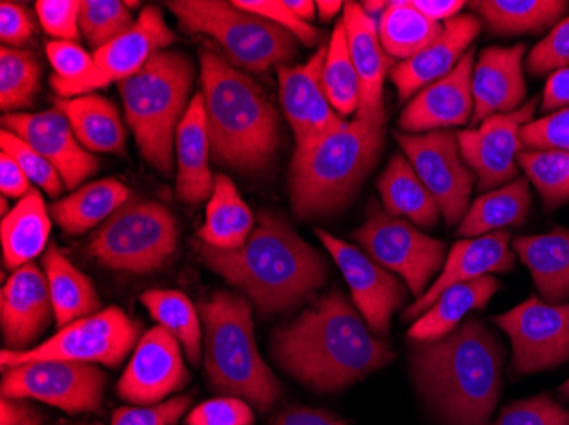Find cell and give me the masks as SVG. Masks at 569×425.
<instances>
[{
	"label": "cell",
	"instance_id": "cell-59",
	"mask_svg": "<svg viewBox=\"0 0 569 425\" xmlns=\"http://www.w3.org/2000/svg\"><path fill=\"white\" fill-rule=\"evenodd\" d=\"M284 4L303 22L315 21L318 6L312 0H284Z\"/></svg>",
	"mask_w": 569,
	"mask_h": 425
},
{
	"label": "cell",
	"instance_id": "cell-58",
	"mask_svg": "<svg viewBox=\"0 0 569 425\" xmlns=\"http://www.w3.org/2000/svg\"><path fill=\"white\" fill-rule=\"evenodd\" d=\"M411 4L431 21H449L459 16L466 2L462 0H411Z\"/></svg>",
	"mask_w": 569,
	"mask_h": 425
},
{
	"label": "cell",
	"instance_id": "cell-39",
	"mask_svg": "<svg viewBox=\"0 0 569 425\" xmlns=\"http://www.w3.org/2000/svg\"><path fill=\"white\" fill-rule=\"evenodd\" d=\"M140 302L161 327L178 338L190 363L197 366L201 357V324L190 298L181 291L152 290L143 293Z\"/></svg>",
	"mask_w": 569,
	"mask_h": 425
},
{
	"label": "cell",
	"instance_id": "cell-44",
	"mask_svg": "<svg viewBox=\"0 0 569 425\" xmlns=\"http://www.w3.org/2000/svg\"><path fill=\"white\" fill-rule=\"evenodd\" d=\"M0 146L2 152L8 153L21 165L24 174L28 175L33 184L40 185L41 190L50 198H57L62 194L66 182L53 165L44 159L43 155L31 149L24 140L11 131L2 130L0 133Z\"/></svg>",
	"mask_w": 569,
	"mask_h": 425
},
{
	"label": "cell",
	"instance_id": "cell-1",
	"mask_svg": "<svg viewBox=\"0 0 569 425\" xmlns=\"http://www.w3.org/2000/svg\"><path fill=\"white\" fill-rule=\"evenodd\" d=\"M281 370L316 392H336L395 360L340 290H332L271 338Z\"/></svg>",
	"mask_w": 569,
	"mask_h": 425
},
{
	"label": "cell",
	"instance_id": "cell-34",
	"mask_svg": "<svg viewBox=\"0 0 569 425\" xmlns=\"http://www.w3.org/2000/svg\"><path fill=\"white\" fill-rule=\"evenodd\" d=\"M51 222L43 198L37 190L26 194L2 219V252L9 270L30 264L47 247Z\"/></svg>",
	"mask_w": 569,
	"mask_h": 425
},
{
	"label": "cell",
	"instance_id": "cell-62",
	"mask_svg": "<svg viewBox=\"0 0 569 425\" xmlns=\"http://www.w3.org/2000/svg\"><path fill=\"white\" fill-rule=\"evenodd\" d=\"M558 393L561 401L569 402V380L561 386V388H559Z\"/></svg>",
	"mask_w": 569,
	"mask_h": 425
},
{
	"label": "cell",
	"instance_id": "cell-21",
	"mask_svg": "<svg viewBox=\"0 0 569 425\" xmlns=\"http://www.w3.org/2000/svg\"><path fill=\"white\" fill-rule=\"evenodd\" d=\"M472 72L475 50L469 48L449 75L421 89L409 101L398 121L402 133L421 135L430 131L462 127L472 120Z\"/></svg>",
	"mask_w": 569,
	"mask_h": 425
},
{
	"label": "cell",
	"instance_id": "cell-40",
	"mask_svg": "<svg viewBox=\"0 0 569 425\" xmlns=\"http://www.w3.org/2000/svg\"><path fill=\"white\" fill-rule=\"evenodd\" d=\"M322 81L336 113H340V117L357 113L358 102H360V82L351 62L343 19H338L332 30Z\"/></svg>",
	"mask_w": 569,
	"mask_h": 425
},
{
	"label": "cell",
	"instance_id": "cell-29",
	"mask_svg": "<svg viewBox=\"0 0 569 425\" xmlns=\"http://www.w3.org/2000/svg\"><path fill=\"white\" fill-rule=\"evenodd\" d=\"M498 290L500 283L489 274L447 287L433 306L411 325L408 337L415 342H435L447 337L469 312L486 308Z\"/></svg>",
	"mask_w": 569,
	"mask_h": 425
},
{
	"label": "cell",
	"instance_id": "cell-51",
	"mask_svg": "<svg viewBox=\"0 0 569 425\" xmlns=\"http://www.w3.org/2000/svg\"><path fill=\"white\" fill-rule=\"evenodd\" d=\"M254 414L242 398L222 396L203 402L188 414L187 425H252Z\"/></svg>",
	"mask_w": 569,
	"mask_h": 425
},
{
	"label": "cell",
	"instance_id": "cell-4",
	"mask_svg": "<svg viewBox=\"0 0 569 425\" xmlns=\"http://www.w3.org/2000/svg\"><path fill=\"white\" fill-rule=\"evenodd\" d=\"M201 88L213 161L264 171L278 149V113L261 85L212 51L201 53Z\"/></svg>",
	"mask_w": 569,
	"mask_h": 425
},
{
	"label": "cell",
	"instance_id": "cell-42",
	"mask_svg": "<svg viewBox=\"0 0 569 425\" xmlns=\"http://www.w3.org/2000/svg\"><path fill=\"white\" fill-rule=\"evenodd\" d=\"M519 168L536 185L546 210H556L569 201V153L559 150H523L517 156Z\"/></svg>",
	"mask_w": 569,
	"mask_h": 425
},
{
	"label": "cell",
	"instance_id": "cell-23",
	"mask_svg": "<svg viewBox=\"0 0 569 425\" xmlns=\"http://www.w3.org/2000/svg\"><path fill=\"white\" fill-rule=\"evenodd\" d=\"M53 313L47 276L34 262L11 274L0 295V324L6 350L26 347L50 324Z\"/></svg>",
	"mask_w": 569,
	"mask_h": 425
},
{
	"label": "cell",
	"instance_id": "cell-60",
	"mask_svg": "<svg viewBox=\"0 0 569 425\" xmlns=\"http://www.w3.org/2000/svg\"><path fill=\"white\" fill-rule=\"evenodd\" d=\"M316 6H318L319 18L328 22L338 16V12L343 9L345 4L340 0H319V2H316Z\"/></svg>",
	"mask_w": 569,
	"mask_h": 425
},
{
	"label": "cell",
	"instance_id": "cell-46",
	"mask_svg": "<svg viewBox=\"0 0 569 425\" xmlns=\"http://www.w3.org/2000/svg\"><path fill=\"white\" fill-rule=\"evenodd\" d=\"M47 55L56 75L51 77V88L76 84L94 72V59L84 48L73 41H50Z\"/></svg>",
	"mask_w": 569,
	"mask_h": 425
},
{
	"label": "cell",
	"instance_id": "cell-45",
	"mask_svg": "<svg viewBox=\"0 0 569 425\" xmlns=\"http://www.w3.org/2000/svg\"><path fill=\"white\" fill-rule=\"evenodd\" d=\"M495 425H569V411L545 393L507 405Z\"/></svg>",
	"mask_w": 569,
	"mask_h": 425
},
{
	"label": "cell",
	"instance_id": "cell-32",
	"mask_svg": "<svg viewBox=\"0 0 569 425\" xmlns=\"http://www.w3.org/2000/svg\"><path fill=\"white\" fill-rule=\"evenodd\" d=\"M377 190L389 215L406 216L423 229L437 226L440 208L411 162L401 153H396L389 161L377 182Z\"/></svg>",
	"mask_w": 569,
	"mask_h": 425
},
{
	"label": "cell",
	"instance_id": "cell-38",
	"mask_svg": "<svg viewBox=\"0 0 569 425\" xmlns=\"http://www.w3.org/2000/svg\"><path fill=\"white\" fill-rule=\"evenodd\" d=\"M489 31L495 34L540 33L568 11L562 0H482L472 2Z\"/></svg>",
	"mask_w": 569,
	"mask_h": 425
},
{
	"label": "cell",
	"instance_id": "cell-53",
	"mask_svg": "<svg viewBox=\"0 0 569 425\" xmlns=\"http://www.w3.org/2000/svg\"><path fill=\"white\" fill-rule=\"evenodd\" d=\"M34 34L33 16L14 2L0 4V38L4 47L14 48L28 43Z\"/></svg>",
	"mask_w": 569,
	"mask_h": 425
},
{
	"label": "cell",
	"instance_id": "cell-3",
	"mask_svg": "<svg viewBox=\"0 0 569 425\" xmlns=\"http://www.w3.org/2000/svg\"><path fill=\"white\" fill-rule=\"evenodd\" d=\"M210 270L244 291L261 315L289 312L326 283L328 267L280 216L261 211L258 225L238 251L194 244Z\"/></svg>",
	"mask_w": 569,
	"mask_h": 425
},
{
	"label": "cell",
	"instance_id": "cell-31",
	"mask_svg": "<svg viewBox=\"0 0 569 425\" xmlns=\"http://www.w3.org/2000/svg\"><path fill=\"white\" fill-rule=\"evenodd\" d=\"M41 265L50 287L51 305L56 313L53 316L60 328L99 313L101 300L94 284L77 270L56 244L47 249Z\"/></svg>",
	"mask_w": 569,
	"mask_h": 425
},
{
	"label": "cell",
	"instance_id": "cell-18",
	"mask_svg": "<svg viewBox=\"0 0 569 425\" xmlns=\"http://www.w3.org/2000/svg\"><path fill=\"white\" fill-rule=\"evenodd\" d=\"M179 345L178 338L161 325L146 332L118 382V396L137 407H149L184 388L190 375Z\"/></svg>",
	"mask_w": 569,
	"mask_h": 425
},
{
	"label": "cell",
	"instance_id": "cell-57",
	"mask_svg": "<svg viewBox=\"0 0 569 425\" xmlns=\"http://www.w3.org/2000/svg\"><path fill=\"white\" fill-rule=\"evenodd\" d=\"M273 425H347L340 418L325 411L316 408L292 407L284 411Z\"/></svg>",
	"mask_w": 569,
	"mask_h": 425
},
{
	"label": "cell",
	"instance_id": "cell-22",
	"mask_svg": "<svg viewBox=\"0 0 569 425\" xmlns=\"http://www.w3.org/2000/svg\"><path fill=\"white\" fill-rule=\"evenodd\" d=\"M343 22L351 62L360 82V102L355 118L386 124L383 79L395 65V60L383 51L377 19L367 16L361 4L347 2Z\"/></svg>",
	"mask_w": 569,
	"mask_h": 425
},
{
	"label": "cell",
	"instance_id": "cell-5",
	"mask_svg": "<svg viewBox=\"0 0 569 425\" xmlns=\"http://www.w3.org/2000/svg\"><path fill=\"white\" fill-rule=\"evenodd\" d=\"M383 146V124L355 118L307 149L293 152L290 201L300 219L341 210L376 165Z\"/></svg>",
	"mask_w": 569,
	"mask_h": 425
},
{
	"label": "cell",
	"instance_id": "cell-24",
	"mask_svg": "<svg viewBox=\"0 0 569 425\" xmlns=\"http://www.w3.org/2000/svg\"><path fill=\"white\" fill-rule=\"evenodd\" d=\"M510 236L507 230H498L476 239L456 242L443 264L442 274L421 298L405 310L402 318L418 321L433 306L438 296L453 284L478 280V277L488 276L489 273H508L515 265V255L510 251Z\"/></svg>",
	"mask_w": 569,
	"mask_h": 425
},
{
	"label": "cell",
	"instance_id": "cell-12",
	"mask_svg": "<svg viewBox=\"0 0 569 425\" xmlns=\"http://www.w3.org/2000/svg\"><path fill=\"white\" fill-rule=\"evenodd\" d=\"M107 376L96 364L76 361H33L8 367L2 398L38 401L69 414L99 412Z\"/></svg>",
	"mask_w": 569,
	"mask_h": 425
},
{
	"label": "cell",
	"instance_id": "cell-9",
	"mask_svg": "<svg viewBox=\"0 0 569 425\" xmlns=\"http://www.w3.org/2000/svg\"><path fill=\"white\" fill-rule=\"evenodd\" d=\"M176 247L178 223L169 208L130 200L96 230L88 251L104 267L143 274L162 267Z\"/></svg>",
	"mask_w": 569,
	"mask_h": 425
},
{
	"label": "cell",
	"instance_id": "cell-28",
	"mask_svg": "<svg viewBox=\"0 0 569 425\" xmlns=\"http://www.w3.org/2000/svg\"><path fill=\"white\" fill-rule=\"evenodd\" d=\"M513 249L532 273L533 283L548 303L569 298V230L517 236Z\"/></svg>",
	"mask_w": 569,
	"mask_h": 425
},
{
	"label": "cell",
	"instance_id": "cell-41",
	"mask_svg": "<svg viewBox=\"0 0 569 425\" xmlns=\"http://www.w3.org/2000/svg\"><path fill=\"white\" fill-rule=\"evenodd\" d=\"M41 67L33 51L0 50V105L6 113L33 105L40 91Z\"/></svg>",
	"mask_w": 569,
	"mask_h": 425
},
{
	"label": "cell",
	"instance_id": "cell-64",
	"mask_svg": "<svg viewBox=\"0 0 569 425\" xmlns=\"http://www.w3.org/2000/svg\"><path fill=\"white\" fill-rule=\"evenodd\" d=\"M81 425H86V424H81Z\"/></svg>",
	"mask_w": 569,
	"mask_h": 425
},
{
	"label": "cell",
	"instance_id": "cell-16",
	"mask_svg": "<svg viewBox=\"0 0 569 425\" xmlns=\"http://www.w3.org/2000/svg\"><path fill=\"white\" fill-rule=\"evenodd\" d=\"M174 34L169 30L161 11L153 6L143 9L136 26L128 33L121 34L111 43L94 51V72L76 84L62 85L53 91L60 98H79L94 89L128 79L139 72L158 51L166 50L174 43Z\"/></svg>",
	"mask_w": 569,
	"mask_h": 425
},
{
	"label": "cell",
	"instance_id": "cell-37",
	"mask_svg": "<svg viewBox=\"0 0 569 425\" xmlns=\"http://www.w3.org/2000/svg\"><path fill=\"white\" fill-rule=\"evenodd\" d=\"M443 26L421 14L411 2L395 0L379 18V38L392 60H409L442 34Z\"/></svg>",
	"mask_w": 569,
	"mask_h": 425
},
{
	"label": "cell",
	"instance_id": "cell-25",
	"mask_svg": "<svg viewBox=\"0 0 569 425\" xmlns=\"http://www.w3.org/2000/svg\"><path fill=\"white\" fill-rule=\"evenodd\" d=\"M479 33L481 21L475 16L459 14L446 21L442 34L433 43L412 59L392 67L389 77L398 89L399 101H408L421 89L449 75Z\"/></svg>",
	"mask_w": 569,
	"mask_h": 425
},
{
	"label": "cell",
	"instance_id": "cell-35",
	"mask_svg": "<svg viewBox=\"0 0 569 425\" xmlns=\"http://www.w3.org/2000/svg\"><path fill=\"white\" fill-rule=\"evenodd\" d=\"M252 226L254 216L239 196L234 182L226 174H217L207 206V219L198 232L200 241L220 251H238L248 242Z\"/></svg>",
	"mask_w": 569,
	"mask_h": 425
},
{
	"label": "cell",
	"instance_id": "cell-15",
	"mask_svg": "<svg viewBox=\"0 0 569 425\" xmlns=\"http://www.w3.org/2000/svg\"><path fill=\"white\" fill-rule=\"evenodd\" d=\"M539 95L508 114L486 118L478 130L457 131L462 161L476 172L479 191H493L519 175L517 156L522 152L520 130L530 123Z\"/></svg>",
	"mask_w": 569,
	"mask_h": 425
},
{
	"label": "cell",
	"instance_id": "cell-52",
	"mask_svg": "<svg viewBox=\"0 0 569 425\" xmlns=\"http://www.w3.org/2000/svg\"><path fill=\"white\" fill-rule=\"evenodd\" d=\"M190 404V396H174L149 407H121L114 412L111 425H174Z\"/></svg>",
	"mask_w": 569,
	"mask_h": 425
},
{
	"label": "cell",
	"instance_id": "cell-19",
	"mask_svg": "<svg viewBox=\"0 0 569 425\" xmlns=\"http://www.w3.org/2000/svg\"><path fill=\"white\" fill-rule=\"evenodd\" d=\"M316 235L343 273L355 306L366 318L370 331L379 337L389 334L392 313L405 303L406 293L402 284L360 249L336 239L321 229L316 230Z\"/></svg>",
	"mask_w": 569,
	"mask_h": 425
},
{
	"label": "cell",
	"instance_id": "cell-54",
	"mask_svg": "<svg viewBox=\"0 0 569 425\" xmlns=\"http://www.w3.org/2000/svg\"><path fill=\"white\" fill-rule=\"evenodd\" d=\"M30 179L22 171L21 165L8 153L0 155V191L6 198H24L30 194Z\"/></svg>",
	"mask_w": 569,
	"mask_h": 425
},
{
	"label": "cell",
	"instance_id": "cell-30",
	"mask_svg": "<svg viewBox=\"0 0 569 425\" xmlns=\"http://www.w3.org/2000/svg\"><path fill=\"white\" fill-rule=\"evenodd\" d=\"M57 108L66 114L77 140L88 152L124 155L127 131L113 102L86 94L59 101Z\"/></svg>",
	"mask_w": 569,
	"mask_h": 425
},
{
	"label": "cell",
	"instance_id": "cell-49",
	"mask_svg": "<svg viewBox=\"0 0 569 425\" xmlns=\"http://www.w3.org/2000/svg\"><path fill=\"white\" fill-rule=\"evenodd\" d=\"M234 6H238L242 11L252 12V14L261 16L268 21L274 22V24L292 33L297 40L302 41L306 47H315L319 41V31L316 30L315 26L297 18L290 11L289 6L281 2V0H234Z\"/></svg>",
	"mask_w": 569,
	"mask_h": 425
},
{
	"label": "cell",
	"instance_id": "cell-56",
	"mask_svg": "<svg viewBox=\"0 0 569 425\" xmlns=\"http://www.w3.org/2000/svg\"><path fill=\"white\" fill-rule=\"evenodd\" d=\"M569 108V69L552 73L542 94V110L546 113Z\"/></svg>",
	"mask_w": 569,
	"mask_h": 425
},
{
	"label": "cell",
	"instance_id": "cell-63",
	"mask_svg": "<svg viewBox=\"0 0 569 425\" xmlns=\"http://www.w3.org/2000/svg\"><path fill=\"white\" fill-rule=\"evenodd\" d=\"M0 208H2V210H0V215H2V219H4V216H8L9 213L8 198L2 196V204H0Z\"/></svg>",
	"mask_w": 569,
	"mask_h": 425
},
{
	"label": "cell",
	"instance_id": "cell-11",
	"mask_svg": "<svg viewBox=\"0 0 569 425\" xmlns=\"http://www.w3.org/2000/svg\"><path fill=\"white\" fill-rule=\"evenodd\" d=\"M351 236L377 264L401 274L417 298L427 293L431 276L446 261L447 245L442 241L425 235L379 206L370 208L369 219Z\"/></svg>",
	"mask_w": 569,
	"mask_h": 425
},
{
	"label": "cell",
	"instance_id": "cell-55",
	"mask_svg": "<svg viewBox=\"0 0 569 425\" xmlns=\"http://www.w3.org/2000/svg\"><path fill=\"white\" fill-rule=\"evenodd\" d=\"M43 414L26 401L2 398L0 402V425H41Z\"/></svg>",
	"mask_w": 569,
	"mask_h": 425
},
{
	"label": "cell",
	"instance_id": "cell-6",
	"mask_svg": "<svg viewBox=\"0 0 569 425\" xmlns=\"http://www.w3.org/2000/svg\"><path fill=\"white\" fill-rule=\"evenodd\" d=\"M204 327V370L216 392L236 396L267 412L281 396L280 382L256 345L252 306L220 291L200 305Z\"/></svg>",
	"mask_w": 569,
	"mask_h": 425
},
{
	"label": "cell",
	"instance_id": "cell-43",
	"mask_svg": "<svg viewBox=\"0 0 569 425\" xmlns=\"http://www.w3.org/2000/svg\"><path fill=\"white\" fill-rule=\"evenodd\" d=\"M137 19L124 2L118 0H82L79 30L96 50L128 33Z\"/></svg>",
	"mask_w": 569,
	"mask_h": 425
},
{
	"label": "cell",
	"instance_id": "cell-20",
	"mask_svg": "<svg viewBox=\"0 0 569 425\" xmlns=\"http://www.w3.org/2000/svg\"><path fill=\"white\" fill-rule=\"evenodd\" d=\"M2 127L43 155L62 175L66 190H76L98 171V159L79 143L59 108L41 113H8L2 117Z\"/></svg>",
	"mask_w": 569,
	"mask_h": 425
},
{
	"label": "cell",
	"instance_id": "cell-33",
	"mask_svg": "<svg viewBox=\"0 0 569 425\" xmlns=\"http://www.w3.org/2000/svg\"><path fill=\"white\" fill-rule=\"evenodd\" d=\"M130 201V190L117 179H99L51 204V219L63 232L82 235Z\"/></svg>",
	"mask_w": 569,
	"mask_h": 425
},
{
	"label": "cell",
	"instance_id": "cell-47",
	"mask_svg": "<svg viewBox=\"0 0 569 425\" xmlns=\"http://www.w3.org/2000/svg\"><path fill=\"white\" fill-rule=\"evenodd\" d=\"M520 140L529 150H559L569 153V108L530 121L520 130Z\"/></svg>",
	"mask_w": 569,
	"mask_h": 425
},
{
	"label": "cell",
	"instance_id": "cell-8",
	"mask_svg": "<svg viewBox=\"0 0 569 425\" xmlns=\"http://www.w3.org/2000/svg\"><path fill=\"white\" fill-rule=\"evenodd\" d=\"M172 14L188 33L212 38L229 63L260 73L284 65L296 57L297 38L274 22L242 11L234 2L222 0H174L168 2Z\"/></svg>",
	"mask_w": 569,
	"mask_h": 425
},
{
	"label": "cell",
	"instance_id": "cell-14",
	"mask_svg": "<svg viewBox=\"0 0 569 425\" xmlns=\"http://www.w3.org/2000/svg\"><path fill=\"white\" fill-rule=\"evenodd\" d=\"M493 322L513 345V376L552 370L569 360V303L552 305L530 296Z\"/></svg>",
	"mask_w": 569,
	"mask_h": 425
},
{
	"label": "cell",
	"instance_id": "cell-27",
	"mask_svg": "<svg viewBox=\"0 0 569 425\" xmlns=\"http://www.w3.org/2000/svg\"><path fill=\"white\" fill-rule=\"evenodd\" d=\"M178 178L176 198L181 203L198 204L213 193V175L210 172V139L207 113L201 92L193 95L187 114L176 133Z\"/></svg>",
	"mask_w": 569,
	"mask_h": 425
},
{
	"label": "cell",
	"instance_id": "cell-13",
	"mask_svg": "<svg viewBox=\"0 0 569 425\" xmlns=\"http://www.w3.org/2000/svg\"><path fill=\"white\" fill-rule=\"evenodd\" d=\"M395 136L418 178L437 201L447 225L462 222L471 208L469 200L476 172L462 161L457 131L438 130L421 135L398 131Z\"/></svg>",
	"mask_w": 569,
	"mask_h": 425
},
{
	"label": "cell",
	"instance_id": "cell-17",
	"mask_svg": "<svg viewBox=\"0 0 569 425\" xmlns=\"http://www.w3.org/2000/svg\"><path fill=\"white\" fill-rule=\"evenodd\" d=\"M329 44H321L303 65L278 67L280 102L296 136V152L345 127L326 94L325 73Z\"/></svg>",
	"mask_w": 569,
	"mask_h": 425
},
{
	"label": "cell",
	"instance_id": "cell-48",
	"mask_svg": "<svg viewBox=\"0 0 569 425\" xmlns=\"http://www.w3.org/2000/svg\"><path fill=\"white\" fill-rule=\"evenodd\" d=\"M562 69H569V18L558 22L527 59V70L536 77Z\"/></svg>",
	"mask_w": 569,
	"mask_h": 425
},
{
	"label": "cell",
	"instance_id": "cell-50",
	"mask_svg": "<svg viewBox=\"0 0 569 425\" xmlns=\"http://www.w3.org/2000/svg\"><path fill=\"white\" fill-rule=\"evenodd\" d=\"M37 14L43 30L59 41H76L81 37L79 11L76 0H38Z\"/></svg>",
	"mask_w": 569,
	"mask_h": 425
},
{
	"label": "cell",
	"instance_id": "cell-10",
	"mask_svg": "<svg viewBox=\"0 0 569 425\" xmlns=\"http://www.w3.org/2000/svg\"><path fill=\"white\" fill-rule=\"evenodd\" d=\"M139 328L117 306L102 310L60 328L43 344L26 351H2V367L33 361H76L114 367L133 350Z\"/></svg>",
	"mask_w": 569,
	"mask_h": 425
},
{
	"label": "cell",
	"instance_id": "cell-61",
	"mask_svg": "<svg viewBox=\"0 0 569 425\" xmlns=\"http://www.w3.org/2000/svg\"><path fill=\"white\" fill-rule=\"evenodd\" d=\"M387 4H389V2H372V0H367V2L361 4V8H363V11H366L367 16L376 19L377 16L383 14V11L387 9Z\"/></svg>",
	"mask_w": 569,
	"mask_h": 425
},
{
	"label": "cell",
	"instance_id": "cell-36",
	"mask_svg": "<svg viewBox=\"0 0 569 425\" xmlns=\"http://www.w3.org/2000/svg\"><path fill=\"white\" fill-rule=\"evenodd\" d=\"M530 204V181L517 178L510 184L479 196L460 222L457 235L476 239L505 226H522L529 219Z\"/></svg>",
	"mask_w": 569,
	"mask_h": 425
},
{
	"label": "cell",
	"instance_id": "cell-7",
	"mask_svg": "<svg viewBox=\"0 0 569 425\" xmlns=\"http://www.w3.org/2000/svg\"><path fill=\"white\" fill-rule=\"evenodd\" d=\"M193 82V62L181 51L162 50L118 84L137 146L161 174H171L176 133L190 105Z\"/></svg>",
	"mask_w": 569,
	"mask_h": 425
},
{
	"label": "cell",
	"instance_id": "cell-2",
	"mask_svg": "<svg viewBox=\"0 0 569 425\" xmlns=\"http://www.w3.org/2000/svg\"><path fill=\"white\" fill-rule=\"evenodd\" d=\"M505 350L478 318L447 337L417 342L411 373L418 392L449 425H488L500 401Z\"/></svg>",
	"mask_w": 569,
	"mask_h": 425
},
{
	"label": "cell",
	"instance_id": "cell-26",
	"mask_svg": "<svg viewBox=\"0 0 569 425\" xmlns=\"http://www.w3.org/2000/svg\"><path fill=\"white\" fill-rule=\"evenodd\" d=\"M526 44L511 48H486L479 55L472 72V124L481 123L495 114H508L519 110L526 101L527 88L522 60Z\"/></svg>",
	"mask_w": 569,
	"mask_h": 425
}]
</instances>
